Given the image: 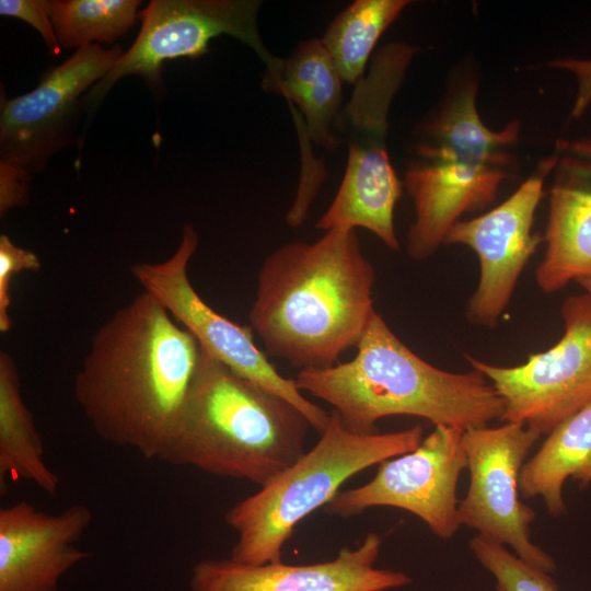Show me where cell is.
Returning a JSON list of instances; mask_svg holds the SVG:
<instances>
[{
  "mask_svg": "<svg viewBox=\"0 0 591 591\" xmlns=\"http://www.w3.org/2000/svg\"><path fill=\"white\" fill-rule=\"evenodd\" d=\"M200 357V345L142 291L94 333L73 395L104 441L163 461Z\"/></svg>",
  "mask_w": 591,
  "mask_h": 591,
  "instance_id": "6da1fadb",
  "label": "cell"
},
{
  "mask_svg": "<svg viewBox=\"0 0 591 591\" xmlns=\"http://www.w3.org/2000/svg\"><path fill=\"white\" fill-rule=\"evenodd\" d=\"M374 281L354 228L286 243L262 264L250 327L269 356L299 371L333 367L357 347L375 313Z\"/></svg>",
  "mask_w": 591,
  "mask_h": 591,
  "instance_id": "7a4b0ae2",
  "label": "cell"
},
{
  "mask_svg": "<svg viewBox=\"0 0 591 591\" xmlns=\"http://www.w3.org/2000/svg\"><path fill=\"white\" fill-rule=\"evenodd\" d=\"M294 381L301 392L332 405L343 425L358 434L378 433L376 422L395 415L464 431L485 427L503 413L501 397L484 374L474 369L449 372L428 363L376 312L351 360L299 371Z\"/></svg>",
  "mask_w": 591,
  "mask_h": 591,
  "instance_id": "3957f363",
  "label": "cell"
},
{
  "mask_svg": "<svg viewBox=\"0 0 591 591\" xmlns=\"http://www.w3.org/2000/svg\"><path fill=\"white\" fill-rule=\"evenodd\" d=\"M311 427L290 402L237 374L200 347L163 461L262 487L306 452Z\"/></svg>",
  "mask_w": 591,
  "mask_h": 591,
  "instance_id": "277c9868",
  "label": "cell"
},
{
  "mask_svg": "<svg viewBox=\"0 0 591 591\" xmlns=\"http://www.w3.org/2000/svg\"><path fill=\"white\" fill-rule=\"evenodd\" d=\"M476 92L473 81L457 84L419 128L417 159L403 183L415 208L406 240L414 260L433 255L461 216L491 205L512 171L520 124L489 129L478 115Z\"/></svg>",
  "mask_w": 591,
  "mask_h": 591,
  "instance_id": "5b68a950",
  "label": "cell"
},
{
  "mask_svg": "<svg viewBox=\"0 0 591 591\" xmlns=\"http://www.w3.org/2000/svg\"><path fill=\"white\" fill-rule=\"evenodd\" d=\"M422 434L420 425L358 434L333 410L311 450L228 509L225 522L237 535L231 558L253 565L280 563L283 546L304 518L329 502L354 475L416 449Z\"/></svg>",
  "mask_w": 591,
  "mask_h": 591,
  "instance_id": "8992f818",
  "label": "cell"
},
{
  "mask_svg": "<svg viewBox=\"0 0 591 591\" xmlns=\"http://www.w3.org/2000/svg\"><path fill=\"white\" fill-rule=\"evenodd\" d=\"M419 48L389 43L372 57L369 71L355 85L343 107L337 138L347 143L348 158L338 190L316 228H363L390 250L399 248L394 210L403 192L386 148L389 112Z\"/></svg>",
  "mask_w": 591,
  "mask_h": 591,
  "instance_id": "52a82bcc",
  "label": "cell"
},
{
  "mask_svg": "<svg viewBox=\"0 0 591 591\" xmlns=\"http://www.w3.org/2000/svg\"><path fill=\"white\" fill-rule=\"evenodd\" d=\"M257 0H153L139 12L140 32L112 70L84 96L86 109L97 106L123 77L139 76L152 89L162 85L165 61L199 58L209 43L221 35L233 36L252 48L266 66L264 74H276L283 58L264 45L258 28Z\"/></svg>",
  "mask_w": 591,
  "mask_h": 591,
  "instance_id": "ba28073f",
  "label": "cell"
},
{
  "mask_svg": "<svg viewBox=\"0 0 591 591\" xmlns=\"http://www.w3.org/2000/svg\"><path fill=\"white\" fill-rule=\"evenodd\" d=\"M560 312L561 338L524 363L501 367L465 355L501 397L500 420L546 436L591 402V294L567 297Z\"/></svg>",
  "mask_w": 591,
  "mask_h": 591,
  "instance_id": "9c48e42d",
  "label": "cell"
},
{
  "mask_svg": "<svg viewBox=\"0 0 591 591\" xmlns=\"http://www.w3.org/2000/svg\"><path fill=\"white\" fill-rule=\"evenodd\" d=\"M194 227L184 225L176 251L165 260L131 267L143 291L153 297L185 327L200 347L237 374L273 391L294 405L322 433L329 415L303 396L292 379L282 376L254 343L252 328L242 326L209 306L193 287L188 265L198 247Z\"/></svg>",
  "mask_w": 591,
  "mask_h": 591,
  "instance_id": "30bf717a",
  "label": "cell"
},
{
  "mask_svg": "<svg viewBox=\"0 0 591 591\" xmlns=\"http://www.w3.org/2000/svg\"><path fill=\"white\" fill-rule=\"evenodd\" d=\"M541 436L514 422L464 430L470 485L459 502V518L461 525L509 546L523 561L552 573L556 570L554 559L531 540L536 513L519 497L524 460Z\"/></svg>",
  "mask_w": 591,
  "mask_h": 591,
  "instance_id": "8fae6325",
  "label": "cell"
},
{
  "mask_svg": "<svg viewBox=\"0 0 591 591\" xmlns=\"http://www.w3.org/2000/svg\"><path fill=\"white\" fill-rule=\"evenodd\" d=\"M462 436L461 429L434 426L416 449L381 462L370 482L339 490L324 511L352 518L374 507L397 508L418 517L436 536L451 538L461 526L456 490L467 466Z\"/></svg>",
  "mask_w": 591,
  "mask_h": 591,
  "instance_id": "7c38bea8",
  "label": "cell"
},
{
  "mask_svg": "<svg viewBox=\"0 0 591 591\" xmlns=\"http://www.w3.org/2000/svg\"><path fill=\"white\" fill-rule=\"evenodd\" d=\"M120 46L95 44L77 49L47 68L32 91L13 99L1 93L0 155L31 174L72 141L82 95L102 80L123 56Z\"/></svg>",
  "mask_w": 591,
  "mask_h": 591,
  "instance_id": "4fadbf2b",
  "label": "cell"
},
{
  "mask_svg": "<svg viewBox=\"0 0 591 591\" xmlns=\"http://www.w3.org/2000/svg\"><path fill=\"white\" fill-rule=\"evenodd\" d=\"M556 160L555 152L544 158L506 200L484 215L457 221L449 231L444 244L466 245L479 262L477 288L466 306L471 323L497 325L522 271L543 242V236L533 232V224L545 178Z\"/></svg>",
  "mask_w": 591,
  "mask_h": 591,
  "instance_id": "5bb4252c",
  "label": "cell"
},
{
  "mask_svg": "<svg viewBox=\"0 0 591 591\" xmlns=\"http://www.w3.org/2000/svg\"><path fill=\"white\" fill-rule=\"evenodd\" d=\"M382 538L368 533L357 547L309 565H253L233 558H205L193 568L192 591H385L412 582L402 571L375 567Z\"/></svg>",
  "mask_w": 591,
  "mask_h": 591,
  "instance_id": "9a60e30c",
  "label": "cell"
},
{
  "mask_svg": "<svg viewBox=\"0 0 591 591\" xmlns=\"http://www.w3.org/2000/svg\"><path fill=\"white\" fill-rule=\"evenodd\" d=\"M92 511L74 503L58 513L23 500L0 509V591H58L59 579L84 560L77 546Z\"/></svg>",
  "mask_w": 591,
  "mask_h": 591,
  "instance_id": "2e32d148",
  "label": "cell"
},
{
  "mask_svg": "<svg viewBox=\"0 0 591 591\" xmlns=\"http://www.w3.org/2000/svg\"><path fill=\"white\" fill-rule=\"evenodd\" d=\"M543 235L545 254L535 271L545 293L591 280V137L559 140Z\"/></svg>",
  "mask_w": 591,
  "mask_h": 591,
  "instance_id": "e0dca14e",
  "label": "cell"
},
{
  "mask_svg": "<svg viewBox=\"0 0 591 591\" xmlns=\"http://www.w3.org/2000/svg\"><path fill=\"white\" fill-rule=\"evenodd\" d=\"M264 90L286 97L300 141L327 150L340 147L337 125L343 109V80L318 38L301 42L274 76H263Z\"/></svg>",
  "mask_w": 591,
  "mask_h": 591,
  "instance_id": "ac0fdd59",
  "label": "cell"
},
{
  "mask_svg": "<svg viewBox=\"0 0 591 591\" xmlns=\"http://www.w3.org/2000/svg\"><path fill=\"white\" fill-rule=\"evenodd\" d=\"M568 478L581 488L591 483V402L551 431L524 463L520 494L542 497L548 513L560 517L566 513L563 487Z\"/></svg>",
  "mask_w": 591,
  "mask_h": 591,
  "instance_id": "d6986e66",
  "label": "cell"
},
{
  "mask_svg": "<svg viewBox=\"0 0 591 591\" xmlns=\"http://www.w3.org/2000/svg\"><path fill=\"white\" fill-rule=\"evenodd\" d=\"M44 443L26 406L14 359L0 352V480L8 477L35 484L51 496L60 479L44 460Z\"/></svg>",
  "mask_w": 591,
  "mask_h": 591,
  "instance_id": "ffe728a7",
  "label": "cell"
},
{
  "mask_svg": "<svg viewBox=\"0 0 591 591\" xmlns=\"http://www.w3.org/2000/svg\"><path fill=\"white\" fill-rule=\"evenodd\" d=\"M410 2L407 0H356L329 23L322 44L343 82L357 84L382 34Z\"/></svg>",
  "mask_w": 591,
  "mask_h": 591,
  "instance_id": "44dd1931",
  "label": "cell"
},
{
  "mask_svg": "<svg viewBox=\"0 0 591 591\" xmlns=\"http://www.w3.org/2000/svg\"><path fill=\"white\" fill-rule=\"evenodd\" d=\"M138 0H51L49 16L61 48L112 44L139 19Z\"/></svg>",
  "mask_w": 591,
  "mask_h": 591,
  "instance_id": "7402d4cb",
  "label": "cell"
},
{
  "mask_svg": "<svg viewBox=\"0 0 591 591\" xmlns=\"http://www.w3.org/2000/svg\"><path fill=\"white\" fill-rule=\"evenodd\" d=\"M468 545L477 561L493 575L497 591H559L551 573L523 561L506 546L478 534Z\"/></svg>",
  "mask_w": 591,
  "mask_h": 591,
  "instance_id": "603a6c76",
  "label": "cell"
},
{
  "mask_svg": "<svg viewBox=\"0 0 591 591\" xmlns=\"http://www.w3.org/2000/svg\"><path fill=\"white\" fill-rule=\"evenodd\" d=\"M40 262L37 255L27 248L14 244L7 234L0 235V332L12 328L9 314L11 305V282L21 271H37Z\"/></svg>",
  "mask_w": 591,
  "mask_h": 591,
  "instance_id": "cb8c5ba5",
  "label": "cell"
},
{
  "mask_svg": "<svg viewBox=\"0 0 591 591\" xmlns=\"http://www.w3.org/2000/svg\"><path fill=\"white\" fill-rule=\"evenodd\" d=\"M0 14L25 21L40 34L53 55L60 53L47 0H1Z\"/></svg>",
  "mask_w": 591,
  "mask_h": 591,
  "instance_id": "d4e9b609",
  "label": "cell"
},
{
  "mask_svg": "<svg viewBox=\"0 0 591 591\" xmlns=\"http://www.w3.org/2000/svg\"><path fill=\"white\" fill-rule=\"evenodd\" d=\"M31 173L20 164L0 160V215L3 217L13 208L28 201Z\"/></svg>",
  "mask_w": 591,
  "mask_h": 591,
  "instance_id": "484cf974",
  "label": "cell"
},
{
  "mask_svg": "<svg viewBox=\"0 0 591 591\" xmlns=\"http://www.w3.org/2000/svg\"><path fill=\"white\" fill-rule=\"evenodd\" d=\"M549 67L568 70L576 77L578 89L570 118H579L591 103V59L557 58Z\"/></svg>",
  "mask_w": 591,
  "mask_h": 591,
  "instance_id": "4316f807",
  "label": "cell"
},
{
  "mask_svg": "<svg viewBox=\"0 0 591 591\" xmlns=\"http://www.w3.org/2000/svg\"><path fill=\"white\" fill-rule=\"evenodd\" d=\"M578 283L583 288L584 291L591 294V280L584 279L578 281Z\"/></svg>",
  "mask_w": 591,
  "mask_h": 591,
  "instance_id": "83f0119b",
  "label": "cell"
}]
</instances>
